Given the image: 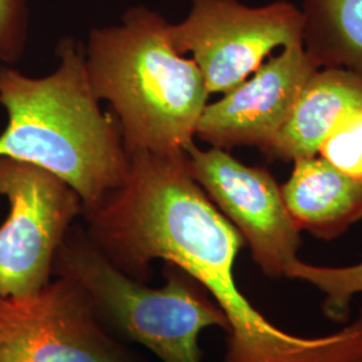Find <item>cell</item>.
<instances>
[{
	"instance_id": "cell-8",
	"label": "cell",
	"mask_w": 362,
	"mask_h": 362,
	"mask_svg": "<svg viewBox=\"0 0 362 362\" xmlns=\"http://www.w3.org/2000/svg\"><path fill=\"white\" fill-rule=\"evenodd\" d=\"M185 155L192 179L242 235L260 272L270 279H290L300 260V230L272 173L219 148L203 151L194 143Z\"/></svg>"
},
{
	"instance_id": "cell-15",
	"label": "cell",
	"mask_w": 362,
	"mask_h": 362,
	"mask_svg": "<svg viewBox=\"0 0 362 362\" xmlns=\"http://www.w3.org/2000/svg\"><path fill=\"white\" fill-rule=\"evenodd\" d=\"M28 0H0V61L16 64L26 50Z\"/></svg>"
},
{
	"instance_id": "cell-1",
	"label": "cell",
	"mask_w": 362,
	"mask_h": 362,
	"mask_svg": "<svg viewBox=\"0 0 362 362\" xmlns=\"http://www.w3.org/2000/svg\"><path fill=\"white\" fill-rule=\"evenodd\" d=\"M242 235L192 180L146 197L127 231V254L140 272L164 260L191 275L228 322L223 362H362V310L336 333L300 337L272 325L239 290L235 260Z\"/></svg>"
},
{
	"instance_id": "cell-2",
	"label": "cell",
	"mask_w": 362,
	"mask_h": 362,
	"mask_svg": "<svg viewBox=\"0 0 362 362\" xmlns=\"http://www.w3.org/2000/svg\"><path fill=\"white\" fill-rule=\"evenodd\" d=\"M55 54L59 64L46 77L0 69V104L8 116L0 157L55 175L77 192L86 211L122 185L129 155L118 119L103 112L93 93L85 45L64 38Z\"/></svg>"
},
{
	"instance_id": "cell-13",
	"label": "cell",
	"mask_w": 362,
	"mask_h": 362,
	"mask_svg": "<svg viewBox=\"0 0 362 362\" xmlns=\"http://www.w3.org/2000/svg\"><path fill=\"white\" fill-rule=\"evenodd\" d=\"M290 279L308 282L322 291L325 296L322 309L326 317L334 322H344L349 317L351 299L362 293V263L325 267L299 260L291 272Z\"/></svg>"
},
{
	"instance_id": "cell-9",
	"label": "cell",
	"mask_w": 362,
	"mask_h": 362,
	"mask_svg": "<svg viewBox=\"0 0 362 362\" xmlns=\"http://www.w3.org/2000/svg\"><path fill=\"white\" fill-rule=\"evenodd\" d=\"M320 67L303 43L285 47L260 66L254 77L207 104L196 136L212 148H267L284 128L308 81Z\"/></svg>"
},
{
	"instance_id": "cell-4",
	"label": "cell",
	"mask_w": 362,
	"mask_h": 362,
	"mask_svg": "<svg viewBox=\"0 0 362 362\" xmlns=\"http://www.w3.org/2000/svg\"><path fill=\"white\" fill-rule=\"evenodd\" d=\"M165 284L149 287L105 257L85 227L71 226L54 260V275L81 286L113 333L140 344L161 362H202L199 337L228 332L226 315L191 275L167 263Z\"/></svg>"
},
{
	"instance_id": "cell-12",
	"label": "cell",
	"mask_w": 362,
	"mask_h": 362,
	"mask_svg": "<svg viewBox=\"0 0 362 362\" xmlns=\"http://www.w3.org/2000/svg\"><path fill=\"white\" fill-rule=\"evenodd\" d=\"M303 47L321 67L362 74V0H305Z\"/></svg>"
},
{
	"instance_id": "cell-7",
	"label": "cell",
	"mask_w": 362,
	"mask_h": 362,
	"mask_svg": "<svg viewBox=\"0 0 362 362\" xmlns=\"http://www.w3.org/2000/svg\"><path fill=\"white\" fill-rule=\"evenodd\" d=\"M0 362H140L86 291L57 276L35 294L0 297Z\"/></svg>"
},
{
	"instance_id": "cell-6",
	"label": "cell",
	"mask_w": 362,
	"mask_h": 362,
	"mask_svg": "<svg viewBox=\"0 0 362 362\" xmlns=\"http://www.w3.org/2000/svg\"><path fill=\"white\" fill-rule=\"evenodd\" d=\"M0 196L10 203L0 227V297H27L52 281L57 251L83 204L55 175L8 157H0Z\"/></svg>"
},
{
	"instance_id": "cell-5",
	"label": "cell",
	"mask_w": 362,
	"mask_h": 362,
	"mask_svg": "<svg viewBox=\"0 0 362 362\" xmlns=\"http://www.w3.org/2000/svg\"><path fill=\"white\" fill-rule=\"evenodd\" d=\"M303 13L290 1L250 7L239 0H191L187 18L169 25L176 52L192 54L208 91L226 94L278 47L303 43Z\"/></svg>"
},
{
	"instance_id": "cell-11",
	"label": "cell",
	"mask_w": 362,
	"mask_h": 362,
	"mask_svg": "<svg viewBox=\"0 0 362 362\" xmlns=\"http://www.w3.org/2000/svg\"><path fill=\"white\" fill-rule=\"evenodd\" d=\"M281 189L290 216L302 231L332 240L362 220V179L334 168L322 157L294 161Z\"/></svg>"
},
{
	"instance_id": "cell-14",
	"label": "cell",
	"mask_w": 362,
	"mask_h": 362,
	"mask_svg": "<svg viewBox=\"0 0 362 362\" xmlns=\"http://www.w3.org/2000/svg\"><path fill=\"white\" fill-rule=\"evenodd\" d=\"M318 155L338 170L362 179V110L346 117L330 132Z\"/></svg>"
},
{
	"instance_id": "cell-10",
	"label": "cell",
	"mask_w": 362,
	"mask_h": 362,
	"mask_svg": "<svg viewBox=\"0 0 362 362\" xmlns=\"http://www.w3.org/2000/svg\"><path fill=\"white\" fill-rule=\"evenodd\" d=\"M360 110L362 74L342 67H321L300 91L284 128L262 153L284 161L314 157L330 132Z\"/></svg>"
},
{
	"instance_id": "cell-3",
	"label": "cell",
	"mask_w": 362,
	"mask_h": 362,
	"mask_svg": "<svg viewBox=\"0 0 362 362\" xmlns=\"http://www.w3.org/2000/svg\"><path fill=\"white\" fill-rule=\"evenodd\" d=\"M168 21L130 7L89 33L85 61L94 95L113 107L128 153L177 155L194 144L209 91L194 59L176 52Z\"/></svg>"
}]
</instances>
